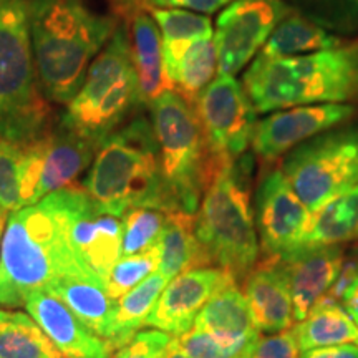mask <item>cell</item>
<instances>
[{
	"instance_id": "cell-1",
	"label": "cell",
	"mask_w": 358,
	"mask_h": 358,
	"mask_svg": "<svg viewBox=\"0 0 358 358\" xmlns=\"http://www.w3.org/2000/svg\"><path fill=\"white\" fill-rule=\"evenodd\" d=\"M87 194L83 186H70L10 213L0 245V307H25L30 294L62 277H98L70 239L71 221Z\"/></svg>"
},
{
	"instance_id": "cell-2",
	"label": "cell",
	"mask_w": 358,
	"mask_h": 358,
	"mask_svg": "<svg viewBox=\"0 0 358 358\" xmlns=\"http://www.w3.org/2000/svg\"><path fill=\"white\" fill-rule=\"evenodd\" d=\"M35 73L42 95L69 105L90 65L113 37L116 13H101L88 0H29Z\"/></svg>"
},
{
	"instance_id": "cell-3",
	"label": "cell",
	"mask_w": 358,
	"mask_h": 358,
	"mask_svg": "<svg viewBox=\"0 0 358 358\" xmlns=\"http://www.w3.org/2000/svg\"><path fill=\"white\" fill-rule=\"evenodd\" d=\"M243 88L256 113L358 100V40L287 58L256 57Z\"/></svg>"
},
{
	"instance_id": "cell-4",
	"label": "cell",
	"mask_w": 358,
	"mask_h": 358,
	"mask_svg": "<svg viewBox=\"0 0 358 358\" xmlns=\"http://www.w3.org/2000/svg\"><path fill=\"white\" fill-rule=\"evenodd\" d=\"M83 187L101 213L116 217L134 208L176 211L161 174L153 124L143 116L101 143Z\"/></svg>"
},
{
	"instance_id": "cell-5",
	"label": "cell",
	"mask_w": 358,
	"mask_h": 358,
	"mask_svg": "<svg viewBox=\"0 0 358 358\" xmlns=\"http://www.w3.org/2000/svg\"><path fill=\"white\" fill-rule=\"evenodd\" d=\"M250 171L252 161L248 155L219 168L196 213V237L206 267L221 268L237 284L261 257L250 204Z\"/></svg>"
},
{
	"instance_id": "cell-6",
	"label": "cell",
	"mask_w": 358,
	"mask_h": 358,
	"mask_svg": "<svg viewBox=\"0 0 358 358\" xmlns=\"http://www.w3.org/2000/svg\"><path fill=\"white\" fill-rule=\"evenodd\" d=\"M50 124V101L35 73L29 0H0V138L25 145Z\"/></svg>"
},
{
	"instance_id": "cell-7",
	"label": "cell",
	"mask_w": 358,
	"mask_h": 358,
	"mask_svg": "<svg viewBox=\"0 0 358 358\" xmlns=\"http://www.w3.org/2000/svg\"><path fill=\"white\" fill-rule=\"evenodd\" d=\"M164 185L176 211L196 214L214 174L224 166L209 150L194 106L164 92L150 105Z\"/></svg>"
},
{
	"instance_id": "cell-8",
	"label": "cell",
	"mask_w": 358,
	"mask_h": 358,
	"mask_svg": "<svg viewBox=\"0 0 358 358\" xmlns=\"http://www.w3.org/2000/svg\"><path fill=\"white\" fill-rule=\"evenodd\" d=\"M140 105L128 27L118 24L60 122L100 146Z\"/></svg>"
},
{
	"instance_id": "cell-9",
	"label": "cell",
	"mask_w": 358,
	"mask_h": 358,
	"mask_svg": "<svg viewBox=\"0 0 358 358\" xmlns=\"http://www.w3.org/2000/svg\"><path fill=\"white\" fill-rule=\"evenodd\" d=\"M282 171L302 203L315 211L358 185V127H335L290 150Z\"/></svg>"
},
{
	"instance_id": "cell-10",
	"label": "cell",
	"mask_w": 358,
	"mask_h": 358,
	"mask_svg": "<svg viewBox=\"0 0 358 358\" xmlns=\"http://www.w3.org/2000/svg\"><path fill=\"white\" fill-rule=\"evenodd\" d=\"M98 148L95 141L62 122L52 123L22 145L20 208L38 203L53 191L75 186L80 174L93 163Z\"/></svg>"
},
{
	"instance_id": "cell-11",
	"label": "cell",
	"mask_w": 358,
	"mask_h": 358,
	"mask_svg": "<svg viewBox=\"0 0 358 358\" xmlns=\"http://www.w3.org/2000/svg\"><path fill=\"white\" fill-rule=\"evenodd\" d=\"M194 110L219 164L234 163L248 153L257 113L243 83L232 75H216L196 100Z\"/></svg>"
},
{
	"instance_id": "cell-12",
	"label": "cell",
	"mask_w": 358,
	"mask_h": 358,
	"mask_svg": "<svg viewBox=\"0 0 358 358\" xmlns=\"http://www.w3.org/2000/svg\"><path fill=\"white\" fill-rule=\"evenodd\" d=\"M254 219L262 259H277L302 248L310 229L312 213L290 186L282 168H272L259 181Z\"/></svg>"
},
{
	"instance_id": "cell-13",
	"label": "cell",
	"mask_w": 358,
	"mask_h": 358,
	"mask_svg": "<svg viewBox=\"0 0 358 358\" xmlns=\"http://www.w3.org/2000/svg\"><path fill=\"white\" fill-rule=\"evenodd\" d=\"M292 10L285 0H236L217 17V75L239 73L259 55L277 24Z\"/></svg>"
},
{
	"instance_id": "cell-14",
	"label": "cell",
	"mask_w": 358,
	"mask_h": 358,
	"mask_svg": "<svg viewBox=\"0 0 358 358\" xmlns=\"http://www.w3.org/2000/svg\"><path fill=\"white\" fill-rule=\"evenodd\" d=\"M355 111V106L348 103L301 105L277 110L256 122L250 148L262 161H275L303 141L348 122Z\"/></svg>"
},
{
	"instance_id": "cell-15",
	"label": "cell",
	"mask_w": 358,
	"mask_h": 358,
	"mask_svg": "<svg viewBox=\"0 0 358 358\" xmlns=\"http://www.w3.org/2000/svg\"><path fill=\"white\" fill-rule=\"evenodd\" d=\"M227 280L234 279L216 267L191 268L182 272L171 279L161 292L146 325L174 337L186 334L192 329L196 317L209 299Z\"/></svg>"
},
{
	"instance_id": "cell-16",
	"label": "cell",
	"mask_w": 358,
	"mask_h": 358,
	"mask_svg": "<svg viewBox=\"0 0 358 358\" xmlns=\"http://www.w3.org/2000/svg\"><path fill=\"white\" fill-rule=\"evenodd\" d=\"M342 245H302L275 262L287 280L294 303V317L301 322L312 307L325 297L342 268Z\"/></svg>"
},
{
	"instance_id": "cell-17",
	"label": "cell",
	"mask_w": 358,
	"mask_h": 358,
	"mask_svg": "<svg viewBox=\"0 0 358 358\" xmlns=\"http://www.w3.org/2000/svg\"><path fill=\"white\" fill-rule=\"evenodd\" d=\"M30 317L65 358H111L115 350L105 338L82 324L60 299L45 289L29 295L25 302Z\"/></svg>"
},
{
	"instance_id": "cell-18",
	"label": "cell",
	"mask_w": 358,
	"mask_h": 358,
	"mask_svg": "<svg viewBox=\"0 0 358 358\" xmlns=\"http://www.w3.org/2000/svg\"><path fill=\"white\" fill-rule=\"evenodd\" d=\"M70 239L85 266L105 280L122 257L123 219L101 213L87 194L71 221Z\"/></svg>"
},
{
	"instance_id": "cell-19",
	"label": "cell",
	"mask_w": 358,
	"mask_h": 358,
	"mask_svg": "<svg viewBox=\"0 0 358 358\" xmlns=\"http://www.w3.org/2000/svg\"><path fill=\"white\" fill-rule=\"evenodd\" d=\"M241 284L259 332L277 334L292 329V297L275 259H261Z\"/></svg>"
},
{
	"instance_id": "cell-20",
	"label": "cell",
	"mask_w": 358,
	"mask_h": 358,
	"mask_svg": "<svg viewBox=\"0 0 358 358\" xmlns=\"http://www.w3.org/2000/svg\"><path fill=\"white\" fill-rule=\"evenodd\" d=\"M124 20L129 24V43H131L133 65L140 87L141 105H150L164 92L174 90L173 83L164 73L158 24L150 10L145 8L129 12Z\"/></svg>"
},
{
	"instance_id": "cell-21",
	"label": "cell",
	"mask_w": 358,
	"mask_h": 358,
	"mask_svg": "<svg viewBox=\"0 0 358 358\" xmlns=\"http://www.w3.org/2000/svg\"><path fill=\"white\" fill-rule=\"evenodd\" d=\"M192 327L231 343H250L261 335L254 325L248 301L236 280H227L216 290L198 313Z\"/></svg>"
},
{
	"instance_id": "cell-22",
	"label": "cell",
	"mask_w": 358,
	"mask_h": 358,
	"mask_svg": "<svg viewBox=\"0 0 358 358\" xmlns=\"http://www.w3.org/2000/svg\"><path fill=\"white\" fill-rule=\"evenodd\" d=\"M45 290L60 299L77 319L98 337L108 335L116 301L108 297L98 277H62Z\"/></svg>"
},
{
	"instance_id": "cell-23",
	"label": "cell",
	"mask_w": 358,
	"mask_h": 358,
	"mask_svg": "<svg viewBox=\"0 0 358 358\" xmlns=\"http://www.w3.org/2000/svg\"><path fill=\"white\" fill-rule=\"evenodd\" d=\"M156 245L159 249L158 272L168 280L191 268L206 267L203 250L196 237V214L166 213V221Z\"/></svg>"
},
{
	"instance_id": "cell-24",
	"label": "cell",
	"mask_w": 358,
	"mask_h": 358,
	"mask_svg": "<svg viewBox=\"0 0 358 358\" xmlns=\"http://www.w3.org/2000/svg\"><path fill=\"white\" fill-rule=\"evenodd\" d=\"M150 13L161 30L164 73L171 82L179 62L192 43L203 38H213V22L208 15L187 12L186 8H150ZM173 83V82H171Z\"/></svg>"
},
{
	"instance_id": "cell-25",
	"label": "cell",
	"mask_w": 358,
	"mask_h": 358,
	"mask_svg": "<svg viewBox=\"0 0 358 358\" xmlns=\"http://www.w3.org/2000/svg\"><path fill=\"white\" fill-rule=\"evenodd\" d=\"M301 352L320 347L358 343V324L342 303L320 299L303 320L294 327Z\"/></svg>"
},
{
	"instance_id": "cell-26",
	"label": "cell",
	"mask_w": 358,
	"mask_h": 358,
	"mask_svg": "<svg viewBox=\"0 0 358 358\" xmlns=\"http://www.w3.org/2000/svg\"><path fill=\"white\" fill-rule=\"evenodd\" d=\"M343 45L342 37L330 34L315 22L308 20L297 10H290L282 19L271 37L267 38L259 57L264 58H287L299 57L302 53H315L330 50Z\"/></svg>"
},
{
	"instance_id": "cell-27",
	"label": "cell",
	"mask_w": 358,
	"mask_h": 358,
	"mask_svg": "<svg viewBox=\"0 0 358 358\" xmlns=\"http://www.w3.org/2000/svg\"><path fill=\"white\" fill-rule=\"evenodd\" d=\"M166 285V277L155 271L136 287H133L116 301L113 315L110 320L108 335H106V342L110 343L113 350L127 345L129 340L146 325L148 317H150Z\"/></svg>"
},
{
	"instance_id": "cell-28",
	"label": "cell",
	"mask_w": 358,
	"mask_h": 358,
	"mask_svg": "<svg viewBox=\"0 0 358 358\" xmlns=\"http://www.w3.org/2000/svg\"><path fill=\"white\" fill-rule=\"evenodd\" d=\"M358 241V185L340 192L312 214L303 245H342Z\"/></svg>"
},
{
	"instance_id": "cell-29",
	"label": "cell",
	"mask_w": 358,
	"mask_h": 358,
	"mask_svg": "<svg viewBox=\"0 0 358 358\" xmlns=\"http://www.w3.org/2000/svg\"><path fill=\"white\" fill-rule=\"evenodd\" d=\"M0 358H65L37 322L19 310H0Z\"/></svg>"
},
{
	"instance_id": "cell-30",
	"label": "cell",
	"mask_w": 358,
	"mask_h": 358,
	"mask_svg": "<svg viewBox=\"0 0 358 358\" xmlns=\"http://www.w3.org/2000/svg\"><path fill=\"white\" fill-rule=\"evenodd\" d=\"M217 50L214 38L198 40L187 48L179 62L171 82L174 92L194 106L201 93L217 75Z\"/></svg>"
},
{
	"instance_id": "cell-31",
	"label": "cell",
	"mask_w": 358,
	"mask_h": 358,
	"mask_svg": "<svg viewBox=\"0 0 358 358\" xmlns=\"http://www.w3.org/2000/svg\"><path fill=\"white\" fill-rule=\"evenodd\" d=\"M294 10L330 34H358V0H290Z\"/></svg>"
},
{
	"instance_id": "cell-32",
	"label": "cell",
	"mask_w": 358,
	"mask_h": 358,
	"mask_svg": "<svg viewBox=\"0 0 358 358\" xmlns=\"http://www.w3.org/2000/svg\"><path fill=\"white\" fill-rule=\"evenodd\" d=\"M158 266L159 249L156 244L151 249L145 250V252L118 259V262L110 271L108 277L103 280L105 292L108 294L110 299L118 301L120 297H123L124 294L145 280L148 275L158 271Z\"/></svg>"
},
{
	"instance_id": "cell-33",
	"label": "cell",
	"mask_w": 358,
	"mask_h": 358,
	"mask_svg": "<svg viewBox=\"0 0 358 358\" xmlns=\"http://www.w3.org/2000/svg\"><path fill=\"white\" fill-rule=\"evenodd\" d=\"M122 256H134L145 252L158 243L163 231L166 213L151 208H134L124 214Z\"/></svg>"
},
{
	"instance_id": "cell-34",
	"label": "cell",
	"mask_w": 358,
	"mask_h": 358,
	"mask_svg": "<svg viewBox=\"0 0 358 358\" xmlns=\"http://www.w3.org/2000/svg\"><path fill=\"white\" fill-rule=\"evenodd\" d=\"M178 347L189 358H243L250 343H231L192 327L186 334L174 337Z\"/></svg>"
},
{
	"instance_id": "cell-35",
	"label": "cell",
	"mask_w": 358,
	"mask_h": 358,
	"mask_svg": "<svg viewBox=\"0 0 358 358\" xmlns=\"http://www.w3.org/2000/svg\"><path fill=\"white\" fill-rule=\"evenodd\" d=\"M22 145L0 138V209L13 213L20 208Z\"/></svg>"
},
{
	"instance_id": "cell-36",
	"label": "cell",
	"mask_w": 358,
	"mask_h": 358,
	"mask_svg": "<svg viewBox=\"0 0 358 358\" xmlns=\"http://www.w3.org/2000/svg\"><path fill=\"white\" fill-rule=\"evenodd\" d=\"M243 358H301L297 338H295L294 327L284 332L266 334L250 343Z\"/></svg>"
},
{
	"instance_id": "cell-37",
	"label": "cell",
	"mask_w": 358,
	"mask_h": 358,
	"mask_svg": "<svg viewBox=\"0 0 358 358\" xmlns=\"http://www.w3.org/2000/svg\"><path fill=\"white\" fill-rule=\"evenodd\" d=\"M173 337L161 330H140L127 345L115 350L111 358H164Z\"/></svg>"
},
{
	"instance_id": "cell-38",
	"label": "cell",
	"mask_w": 358,
	"mask_h": 358,
	"mask_svg": "<svg viewBox=\"0 0 358 358\" xmlns=\"http://www.w3.org/2000/svg\"><path fill=\"white\" fill-rule=\"evenodd\" d=\"M358 285V248L352 250L350 254H345L343 259L342 268H340V274L337 280L334 282V285L327 292L325 297L330 301L342 303L347 299V295L352 292ZM324 299V297H322Z\"/></svg>"
},
{
	"instance_id": "cell-39",
	"label": "cell",
	"mask_w": 358,
	"mask_h": 358,
	"mask_svg": "<svg viewBox=\"0 0 358 358\" xmlns=\"http://www.w3.org/2000/svg\"><path fill=\"white\" fill-rule=\"evenodd\" d=\"M301 358H358V345L345 343V345L312 348L301 352Z\"/></svg>"
},
{
	"instance_id": "cell-40",
	"label": "cell",
	"mask_w": 358,
	"mask_h": 358,
	"mask_svg": "<svg viewBox=\"0 0 358 358\" xmlns=\"http://www.w3.org/2000/svg\"><path fill=\"white\" fill-rule=\"evenodd\" d=\"M232 2H236V0H168V6L203 13H214L224 7L231 6Z\"/></svg>"
},
{
	"instance_id": "cell-41",
	"label": "cell",
	"mask_w": 358,
	"mask_h": 358,
	"mask_svg": "<svg viewBox=\"0 0 358 358\" xmlns=\"http://www.w3.org/2000/svg\"><path fill=\"white\" fill-rule=\"evenodd\" d=\"M115 7V13L118 17H127L129 12L136 10V8H150L156 7H168V0H111Z\"/></svg>"
},
{
	"instance_id": "cell-42",
	"label": "cell",
	"mask_w": 358,
	"mask_h": 358,
	"mask_svg": "<svg viewBox=\"0 0 358 358\" xmlns=\"http://www.w3.org/2000/svg\"><path fill=\"white\" fill-rule=\"evenodd\" d=\"M342 306L347 308V312L353 317V320L358 324V285L347 295L345 301L342 302Z\"/></svg>"
},
{
	"instance_id": "cell-43",
	"label": "cell",
	"mask_w": 358,
	"mask_h": 358,
	"mask_svg": "<svg viewBox=\"0 0 358 358\" xmlns=\"http://www.w3.org/2000/svg\"><path fill=\"white\" fill-rule=\"evenodd\" d=\"M164 358H189V357H187L186 353L178 347V343L174 342V338H173L171 343H169L166 353H164Z\"/></svg>"
},
{
	"instance_id": "cell-44",
	"label": "cell",
	"mask_w": 358,
	"mask_h": 358,
	"mask_svg": "<svg viewBox=\"0 0 358 358\" xmlns=\"http://www.w3.org/2000/svg\"><path fill=\"white\" fill-rule=\"evenodd\" d=\"M7 214H8V213H6V211H2V209H0V237H2V232H3V229H6V222H7Z\"/></svg>"
}]
</instances>
